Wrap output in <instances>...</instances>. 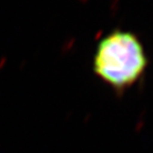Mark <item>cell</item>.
<instances>
[{
    "label": "cell",
    "mask_w": 153,
    "mask_h": 153,
    "mask_svg": "<svg viewBox=\"0 0 153 153\" xmlns=\"http://www.w3.org/2000/svg\"><path fill=\"white\" fill-rule=\"evenodd\" d=\"M148 66L143 42L134 32L114 29L97 43L93 72L118 98L143 82Z\"/></svg>",
    "instance_id": "cell-1"
}]
</instances>
